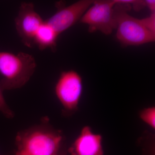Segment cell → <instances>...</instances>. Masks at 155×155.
Segmentation results:
<instances>
[{
    "instance_id": "obj_11",
    "label": "cell",
    "mask_w": 155,
    "mask_h": 155,
    "mask_svg": "<svg viewBox=\"0 0 155 155\" xmlns=\"http://www.w3.org/2000/svg\"><path fill=\"white\" fill-rule=\"evenodd\" d=\"M3 91H4L0 86V111L7 118L12 119L14 117V113L7 104L3 95Z\"/></svg>"
},
{
    "instance_id": "obj_1",
    "label": "cell",
    "mask_w": 155,
    "mask_h": 155,
    "mask_svg": "<svg viewBox=\"0 0 155 155\" xmlns=\"http://www.w3.org/2000/svg\"><path fill=\"white\" fill-rule=\"evenodd\" d=\"M15 155H66V137L54 128L48 117L40 123L20 130L16 136Z\"/></svg>"
},
{
    "instance_id": "obj_3",
    "label": "cell",
    "mask_w": 155,
    "mask_h": 155,
    "mask_svg": "<svg viewBox=\"0 0 155 155\" xmlns=\"http://www.w3.org/2000/svg\"><path fill=\"white\" fill-rule=\"evenodd\" d=\"M116 1V38L119 42L124 46H127L140 45L154 41L155 33L145 26L141 19L134 18L127 13L131 6L127 0Z\"/></svg>"
},
{
    "instance_id": "obj_12",
    "label": "cell",
    "mask_w": 155,
    "mask_h": 155,
    "mask_svg": "<svg viewBox=\"0 0 155 155\" xmlns=\"http://www.w3.org/2000/svg\"><path fill=\"white\" fill-rule=\"evenodd\" d=\"M142 22L150 30L155 33V12L151 13L150 17L141 19Z\"/></svg>"
},
{
    "instance_id": "obj_5",
    "label": "cell",
    "mask_w": 155,
    "mask_h": 155,
    "mask_svg": "<svg viewBox=\"0 0 155 155\" xmlns=\"http://www.w3.org/2000/svg\"><path fill=\"white\" fill-rule=\"evenodd\" d=\"M115 0L94 1L80 21L88 26V31H99L106 35H110L116 29Z\"/></svg>"
},
{
    "instance_id": "obj_7",
    "label": "cell",
    "mask_w": 155,
    "mask_h": 155,
    "mask_svg": "<svg viewBox=\"0 0 155 155\" xmlns=\"http://www.w3.org/2000/svg\"><path fill=\"white\" fill-rule=\"evenodd\" d=\"M93 2L92 0H80L70 5L60 8L55 14L45 21L59 35L80 20Z\"/></svg>"
},
{
    "instance_id": "obj_10",
    "label": "cell",
    "mask_w": 155,
    "mask_h": 155,
    "mask_svg": "<svg viewBox=\"0 0 155 155\" xmlns=\"http://www.w3.org/2000/svg\"><path fill=\"white\" fill-rule=\"evenodd\" d=\"M139 116L141 120L150 126L155 128V108L152 107L145 108L140 111Z\"/></svg>"
},
{
    "instance_id": "obj_13",
    "label": "cell",
    "mask_w": 155,
    "mask_h": 155,
    "mask_svg": "<svg viewBox=\"0 0 155 155\" xmlns=\"http://www.w3.org/2000/svg\"><path fill=\"white\" fill-rule=\"evenodd\" d=\"M146 6L150 9L151 13L155 12V1L153 0H147L145 1Z\"/></svg>"
},
{
    "instance_id": "obj_6",
    "label": "cell",
    "mask_w": 155,
    "mask_h": 155,
    "mask_svg": "<svg viewBox=\"0 0 155 155\" xmlns=\"http://www.w3.org/2000/svg\"><path fill=\"white\" fill-rule=\"evenodd\" d=\"M44 22L40 15L35 11L33 3H21L15 19V25L23 44L28 48L33 46L35 33Z\"/></svg>"
},
{
    "instance_id": "obj_4",
    "label": "cell",
    "mask_w": 155,
    "mask_h": 155,
    "mask_svg": "<svg viewBox=\"0 0 155 155\" xmlns=\"http://www.w3.org/2000/svg\"><path fill=\"white\" fill-rule=\"evenodd\" d=\"M55 93L63 107L64 116H72L78 109L83 92V81L74 70L61 72L54 88Z\"/></svg>"
},
{
    "instance_id": "obj_8",
    "label": "cell",
    "mask_w": 155,
    "mask_h": 155,
    "mask_svg": "<svg viewBox=\"0 0 155 155\" xmlns=\"http://www.w3.org/2000/svg\"><path fill=\"white\" fill-rule=\"evenodd\" d=\"M102 141L101 135L94 133L89 126H84L68 152L70 155H104Z\"/></svg>"
},
{
    "instance_id": "obj_9",
    "label": "cell",
    "mask_w": 155,
    "mask_h": 155,
    "mask_svg": "<svg viewBox=\"0 0 155 155\" xmlns=\"http://www.w3.org/2000/svg\"><path fill=\"white\" fill-rule=\"evenodd\" d=\"M58 34L54 28L45 22L38 29L34 38V44L41 51L49 49L52 52L57 50Z\"/></svg>"
},
{
    "instance_id": "obj_14",
    "label": "cell",
    "mask_w": 155,
    "mask_h": 155,
    "mask_svg": "<svg viewBox=\"0 0 155 155\" xmlns=\"http://www.w3.org/2000/svg\"></svg>"
},
{
    "instance_id": "obj_2",
    "label": "cell",
    "mask_w": 155,
    "mask_h": 155,
    "mask_svg": "<svg viewBox=\"0 0 155 155\" xmlns=\"http://www.w3.org/2000/svg\"><path fill=\"white\" fill-rule=\"evenodd\" d=\"M37 68L35 58L23 52H0V86L3 90L20 88L25 85Z\"/></svg>"
}]
</instances>
